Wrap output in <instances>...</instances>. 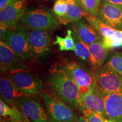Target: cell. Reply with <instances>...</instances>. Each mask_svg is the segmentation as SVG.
<instances>
[{
    "instance_id": "1",
    "label": "cell",
    "mask_w": 122,
    "mask_h": 122,
    "mask_svg": "<svg viewBox=\"0 0 122 122\" xmlns=\"http://www.w3.org/2000/svg\"><path fill=\"white\" fill-rule=\"evenodd\" d=\"M47 84L57 98L80 111L84 109L83 96L78 86L63 67L50 70Z\"/></svg>"
},
{
    "instance_id": "2",
    "label": "cell",
    "mask_w": 122,
    "mask_h": 122,
    "mask_svg": "<svg viewBox=\"0 0 122 122\" xmlns=\"http://www.w3.org/2000/svg\"><path fill=\"white\" fill-rule=\"evenodd\" d=\"M1 41L11 48L26 62L33 59L28 41V28L21 23L9 27Z\"/></svg>"
},
{
    "instance_id": "3",
    "label": "cell",
    "mask_w": 122,
    "mask_h": 122,
    "mask_svg": "<svg viewBox=\"0 0 122 122\" xmlns=\"http://www.w3.org/2000/svg\"><path fill=\"white\" fill-rule=\"evenodd\" d=\"M95 83L97 89L103 96L106 94H122V76L106 63L94 70Z\"/></svg>"
},
{
    "instance_id": "4",
    "label": "cell",
    "mask_w": 122,
    "mask_h": 122,
    "mask_svg": "<svg viewBox=\"0 0 122 122\" xmlns=\"http://www.w3.org/2000/svg\"><path fill=\"white\" fill-rule=\"evenodd\" d=\"M19 22L29 29L46 30H56L60 23L56 15L49 9L45 8H36L29 10Z\"/></svg>"
},
{
    "instance_id": "5",
    "label": "cell",
    "mask_w": 122,
    "mask_h": 122,
    "mask_svg": "<svg viewBox=\"0 0 122 122\" xmlns=\"http://www.w3.org/2000/svg\"><path fill=\"white\" fill-rule=\"evenodd\" d=\"M10 79L16 88L28 95L37 97L42 94V82L37 75L29 70L10 72Z\"/></svg>"
},
{
    "instance_id": "6",
    "label": "cell",
    "mask_w": 122,
    "mask_h": 122,
    "mask_svg": "<svg viewBox=\"0 0 122 122\" xmlns=\"http://www.w3.org/2000/svg\"><path fill=\"white\" fill-rule=\"evenodd\" d=\"M45 109L54 122H76L78 117L72 107L49 94H43Z\"/></svg>"
},
{
    "instance_id": "7",
    "label": "cell",
    "mask_w": 122,
    "mask_h": 122,
    "mask_svg": "<svg viewBox=\"0 0 122 122\" xmlns=\"http://www.w3.org/2000/svg\"><path fill=\"white\" fill-rule=\"evenodd\" d=\"M63 67L77 85L82 96L95 84L94 72L75 62L65 63Z\"/></svg>"
},
{
    "instance_id": "8",
    "label": "cell",
    "mask_w": 122,
    "mask_h": 122,
    "mask_svg": "<svg viewBox=\"0 0 122 122\" xmlns=\"http://www.w3.org/2000/svg\"><path fill=\"white\" fill-rule=\"evenodd\" d=\"M30 122H54L46 110L33 96H27L20 99L16 104Z\"/></svg>"
},
{
    "instance_id": "9",
    "label": "cell",
    "mask_w": 122,
    "mask_h": 122,
    "mask_svg": "<svg viewBox=\"0 0 122 122\" xmlns=\"http://www.w3.org/2000/svg\"><path fill=\"white\" fill-rule=\"evenodd\" d=\"M28 41L33 59L42 58L50 51L51 41L47 30L28 28Z\"/></svg>"
},
{
    "instance_id": "10",
    "label": "cell",
    "mask_w": 122,
    "mask_h": 122,
    "mask_svg": "<svg viewBox=\"0 0 122 122\" xmlns=\"http://www.w3.org/2000/svg\"><path fill=\"white\" fill-rule=\"evenodd\" d=\"M25 62L2 41H0V66L3 72L28 70Z\"/></svg>"
},
{
    "instance_id": "11",
    "label": "cell",
    "mask_w": 122,
    "mask_h": 122,
    "mask_svg": "<svg viewBox=\"0 0 122 122\" xmlns=\"http://www.w3.org/2000/svg\"><path fill=\"white\" fill-rule=\"evenodd\" d=\"M97 18L106 25L116 30H122V8L109 3L101 5Z\"/></svg>"
},
{
    "instance_id": "12",
    "label": "cell",
    "mask_w": 122,
    "mask_h": 122,
    "mask_svg": "<svg viewBox=\"0 0 122 122\" xmlns=\"http://www.w3.org/2000/svg\"><path fill=\"white\" fill-rule=\"evenodd\" d=\"M25 13L24 1L18 0L0 10V22L5 23L9 27L14 25L20 22Z\"/></svg>"
},
{
    "instance_id": "13",
    "label": "cell",
    "mask_w": 122,
    "mask_h": 122,
    "mask_svg": "<svg viewBox=\"0 0 122 122\" xmlns=\"http://www.w3.org/2000/svg\"><path fill=\"white\" fill-rule=\"evenodd\" d=\"M0 92L1 100L10 107L16 106L20 99L30 96L18 89L10 78L5 77L0 79Z\"/></svg>"
},
{
    "instance_id": "14",
    "label": "cell",
    "mask_w": 122,
    "mask_h": 122,
    "mask_svg": "<svg viewBox=\"0 0 122 122\" xmlns=\"http://www.w3.org/2000/svg\"><path fill=\"white\" fill-rule=\"evenodd\" d=\"M103 98L106 118L116 122H122V94H106Z\"/></svg>"
},
{
    "instance_id": "15",
    "label": "cell",
    "mask_w": 122,
    "mask_h": 122,
    "mask_svg": "<svg viewBox=\"0 0 122 122\" xmlns=\"http://www.w3.org/2000/svg\"><path fill=\"white\" fill-rule=\"evenodd\" d=\"M83 101L84 108L99 112L106 118L104 98L98 91L96 84L83 96Z\"/></svg>"
},
{
    "instance_id": "16",
    "label": "cell",
    "mask_w": 122,
    "mask_h": 122,
    "mask_svg": "<svg viewBox=\"0 0 122 122\" xmlns=\"http://www.w3.org/2000/svg\"><path fill=\"white\" fill-rule=\"evenodd\" d=\"M72 27L78 37L88 45L102 39L98 31L89 23L83 20L72 23Z\"/></svg>"
},
{
    "instance_id": "17",
    "label": "cell",
    "mask_w": 122,
    "mask_h": 122,
    "mask_svg": "<svg viewBox=\"0 0 122 122\" xmlns=\"http://www.w3.org/2000/svg\"><path fill=\"white\" fill-rule=\"evenodd\" d=\"M67 9L63 17L58 19L60 24H67L81 20L87 14V12L81 6L78 0H67Z\"/></svg>"
},
{
    "instance_id": "18",
    "label": "cell",
    "mask_w": 122,
    "mask_h": 122,
    "mask_svg": "<svg viewBox=\"0 0 122 122\" xmlns=\"http://www.w3.org/2000/svg\"><path fill=\"white\" fill-rule=\"evenodd\" d=\"M90 56L89 62L95 70L103 65L109 54V49H107L103 45L102 40L97 41L90 44Z\"/></svg>"
},
{
    "instance_id": "19",
    "label": "cell",
    "mask_w": 122,
    "mask_h": 122,
    "mask_svg": "<svg viewBox=\"0 0 122 122\" xmlns=\"http://www.w3.org/2000/svg\"><path fill=\"white\" fill-rule=\"evenodd\" d=\"M0 115L2 117L9 116L12 120L15 121L30 122L17 107H10L2 100L0 101Z\"/></svg>"
},
{
    "instance_id": "20",
    "label": "cell",
    "mask_w": 122,
    "mask_h": 122,
    "mask_svg": "<svg viewBox=\"0 0 122 122\" xmlns=\"http://www.w3.org/2000/svg\"><path fill=\"white\" fill-rule=\"evenodd\" d=\"M56 40L54 45H58L60 51H74L75 48V41L73 37L72 32L71 30H67V35L65 37H62L56 35Z\"/></svg>"
},
{
    "instance_id": "21",
    "label": "cell",
    "mask_w": 122,
    "mask_h": 122,
    "mask_svg": "<svg viewBox=\"0 0 122 122\" xmlns=\"http://www.w3.org/2000/svg\"><path fill=\"white\" fill-rule=\"evenodd\" d=\"M75 41L74 52L76 56L84 62H89L90 51L89 46L81 40L75 32L72 34Z\"/></svg>"
},
{
    "instance_id": "22",
    "label": "cell",
    "mask_w": 122,
    "mask_h": 122,
    "mask_svg": "<svg viewBox=\"0 0 122 122\" xmlns=\"http://www.w3.org/2000/svg\"><path fill=\"white\" fill-rule=\"evenodd\" d=\"M78 1L87 13L97 16L101 6L100 0H78Z\"/></svg>"
},
{
    "instance_id": "23",
    "label": "cell",
    "mask_w": 122,
    "mask_h": 122,
    "mask_svg": "<svg viewBox=\"0 0 122 122\" xmlns=\"http://www.w3.org/2000/svg\"><path fill=\"white\" fill-rule=\"evenodd\" d=\"M106 63L122 76V52L112 53L109 56Z\"/></svg>"
},
{
    "instance_id": "24",
    "label": "cell",
    "mask_w": 122,
    "mask_h": 122,
    "mask_svg": "<svg viewBox=\"0 0 122 122\" xmlns=\"http://www.w3.org/2000/svg\"><path fill=\"white\" fill-rule=\"evenodd\" d=\"M81 112L83 113V117L89 122H104L105 117L99 112L85 108H84Z\"/></svg>"
},
{
    "instance_id": "25",
    "label": "cell",
    "mask_w": 122,
    "mask_h": 122,
    "mask_svg": "<svg viewBox=\"0 0 122 122\" xmlns=\"http://www.w3.org/2000/svg\"><path fill=\"white\" fill-rule=\"evenodd\" d=\"M67 4L65 0H57L53 6V12L57 16V19L63 17L66 13Z\"/></svg>"
},
{
    "instance_id": "26",
    "label": "cell",
    "mask_w": 122,
    "mask_h": 122,
    "mask_svg": "<svg viewBox=\"0 0 122 122\" xmlns=\"http://www.w3.org/2000/svg\"><path fill=\"white\" fill-rule=\"evenodd\" d=\"M18 0H0V10H2L9 4Z\"/></svg>"
},
{
    "instance_id": "27",
    "label": "cell",
    "mask_w": 122,
    "mask_h": 122,
    "mask_svg": "<svg viewBox=\"0 0 122 122\" xmlns=\"http://www.w3.org/2000/svg\"><path fill=\"white\" fill-rule=\"evenodd\" d=\"M103 2L109 3L122 8V0H102Z\"/></svg>"
},
{
    "instance_id": "28",
    "label": "cell",
    "mask_w": 122,
    "mask_h": 122,
    "mask_svg": "<svg viewBox=\"0 0 122 122\" xmlns=\"http://www.w3.org/2000/svg\"><path fill=\"white\" fill-rule=\"evenodd\" d=\"M76 122H88L84 117L80 116V117L78 118V119H77Z\"/></svg>"
},
{
    "instance_id": "29",
    "label": "cell",
    "mask_w": 122,
    "mask_h": 122,
    "mask_svg": "<svg viewBox=\"0 0 122 122\" xmlns=\"http://www.w3.org/2000/svg\"><path fill=\"white\" fill-rule=\"evenodd\" d=\"M104 122H116L115 121H114L113 120L107 118H104Z\"/></svg>"
},
{
    "instance_id": "30",
    "label": "cell",
    "mask_w": 122,
    "mask_h": 122,
    "mask_svg": "<svg viewBox=\"0 0 122 122\" xmlns=\"http://www.w3.org/2000/svg\"><path fill=\"white\" fill-rule=\"evenodd\" d=\"M34 1H38V2H46L49 0H34Z\"/></svg>"
},
{
    "instance_id": "31",
    "label": "cell",
    "mask_w": 122,
    "mask_h": 122,
    "mask_svg": "<svg viewBox=\"0 0 122 122\" xmlns=\"http://www.w3.org/2000/svg\"><path fill=\"white\" fill-rule=\"evenodd\" d=\"M12 122H22V121H15V120H12Z\"/></svg>"
},
{
    "instance_id": "32",
    "label": "cell",
    "mask_w": 122,
    "mask_h": 122,
    "mask_svg": "<svg viewBox=\"0 0 122 122\" xmlns=\"http://www.w3.org/2000/svg\"><path fill=\"white\" fill-rule=\"evenodd\" d=\"M65 1H67V0H65Z\"/></svg>"
}]
</instances>
